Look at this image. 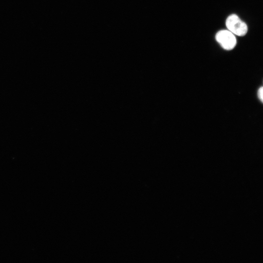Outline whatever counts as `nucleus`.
Wrapping results in <instances>:
<instances>
[{
	"label": "nucleus",
	"instance_id": "nucleus-1",
	"mask_svg": "<svg viewBox=\"0 0 263 263\" xmlns=\"http://www.w3.org/2000/svg\"><path fill=\"white\" fill-rule=\"evenodd\" d=\"M225 25L229 31L238 36H244L248 31L246 23L236 14H231L227 18Z\"/></svg>",
	"mask_w": 263,
	"mask_h": 263
},
{
	"label": "nucleus",
	"instance_id": "nucleus-2",
	"mask_svg": "<svg viewBox=\"0 0 263 263\" xmlns=\"http://www.w3.org/2000/svg\"><path fill=\"white\" fill-rule=\"evenodd\" d=\"M215 38L221 47L226 50L233 49L237 43L234 34L228 30L219 31L216 34Z\"/></svg>",
	"mask_w": 263,
	"mask_h": 263
},
{
	"label": "nucleus",
	"instance_id": "nucleus-3",
	"mask_svg": "<svg viewBox=\"0 0 263 263\" xmlns=\"http://www.w3.org/2000/svg\"><path fill=\"white\" fill-rule=\"evenodd\" d=\"M258 96L260 100L263 103V87H261L259 89Z\"/></svg>",
	"mask_w": 263,
	"mask_h": 263
}]
</instances>
